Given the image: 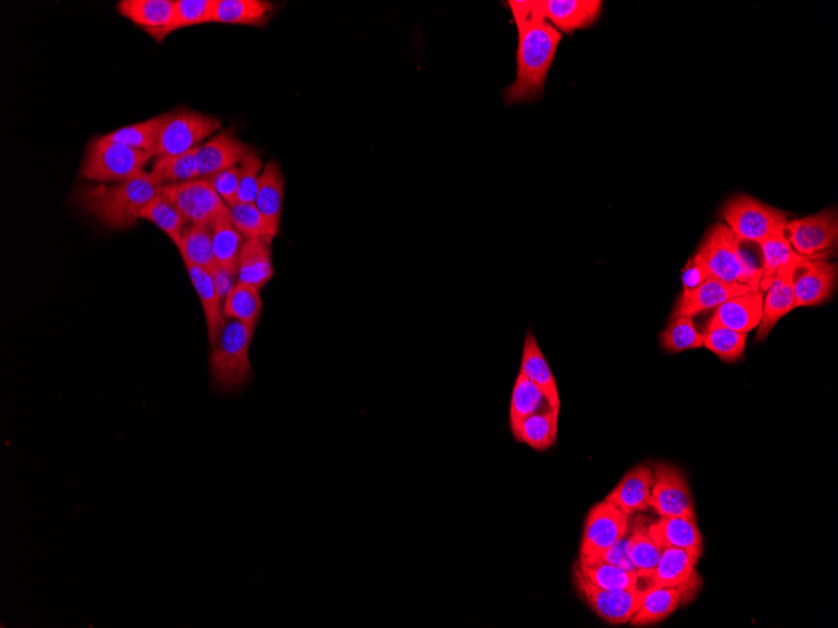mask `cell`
<instances>
[{"instance_id": "277c9868", "label": "cell", "mask_w": 838, "mask_h": 628, "mask_svg": "<svg viewBox=\"0 0 838 628\" xmlns=\"http://www.w3.org/2000/svg\"><path fill=\"white\" fill-rule=\"evenodd\" d=\"M257 327L238 320L225 322L219 340L210 354V375L216 391L234 395L246 388L252 379L250 345Z\"/></svg>"}, {"instance_id": "7a4b0ae2", "label": "cell", "mask_w": 838, "mask_h": 628, "mask_svg": "<svg viewBox=\"0 0 838 628\" xmlns=\"http://www.w3.org/2000/svg\"><path fill=\"white\" fill-rule=\"evenodd\" d=\"M562 38L563 34L546 20L519 31L517 81L503 91L508 106L543 98L546 78Z\"/></svg>"}, {"instance_id": "c3c4849f", "label": "cell", "mask_w": 838, "mask_h": 628, "mask_svg": "<svg viewBox=\"0 0 838 628\" xmlns=\"http://www.w3.org/2000/svg\"><path fill=\"white\" fill-rule=\"evenodd\" d=\"M705 278H709L703 273V270L698 266L694 261L689 260L688 265L683 270V285L684 290H692L698 285L702 284Z\"/></svg>"}, {"instance_id": "d6a6232c", "label": "cell", "mask_w": 838, "mask_h": 628, "mask_svg": "<svg viewBox=\"0 0 838 628\" xmlns=\"http://www.w3.org/2000/svg\"><path fill=\"white\" fill-rule=\"evenodd\" d=\"M759 247H761L763 258V264L761 266L762 281L761 284H759L762 292H766L768 285L771 284L781 269L793 264H800L807 259H814L800 256L791 247L788 238H785L784 231L768 238L762 243H759Z\"/></svg>"}, {"instance_id": "8fae6325", "label": "cell", "mask_w": 838, "mask_h": 628, "mask_svg": "<svg viewBox=\"0 0 838 628\" xmlns=\"http://www.w3.org/2000/svg\"><path fill=\"white\" fill-rule=\"evenodd\" d=\"M161 192L172 201L190 224H212L215 217L228 207L208 179L173 183L162 186Z\"/></svg>"}, {"instance_id": "7c38bea8", "label": "cell", "mask_w": 838, "mask_h": 628, "mask_svg": "<svg viewBox=\"0 0 838 628\" xmlns=\"http://www.w3.org/2000/svg\"><path fill=\"white\" fill-rule=\"evenodd\" d=\"M701 587L702 579L697 572L691 580L679 586L644 589L641 606L631 625L648 627L665 621L680 606L693 601Z\"/></svg>"}, {"instance_id": "74e56055", "label": "cell", "mask_w": 838, "mask_h": 628, "mask_svg": "<svg viewBox=\"0 0 838 628\" xmlns=\"http://www.w3.org/2000/svg\"><path fill=\"white\" fill-rule=\"evenodd\" d=\"M648 526L638 521L627 535L628 557L639 578L656 569L663 552V548L650 536Z\"/></svg>"}, {"instance_id": "7dc6e473", "label": "cell", "mask_w": 838, "mask_h": 628, "mask_svg": "<svg viewBox=\"0 0 838 628\" xmlns=\"http://www.w3.org/2000/svg\"><path fill=\"white\" fill-rule=\"evenodd\" d=\"M627 535L623 539H620L616 545L607 549V551L600 553L589 562H604L608 564L616 566L619 569H623L625 571L636 572L627 552Z\"/></svg>"}, {"instance_id": "d590c367", "label": "cell", "mask_w": 838, "mask_h": 628, "mask_svg": "<svg viewBox=\"0 0 838 628\" xmlns=\"http://www.w3.org/2000/svg\"><path fill=\"white\" fill-rule=\"evenodd\" d=\"M148 172L161 187L197 180L200 179L197 148L178 156L157 157Z\"/></svg>"}, {"instance_id": "e575fe53", "label": "cell", "mask_w": 838, "mask_h": 628, "mask_svg": "<svg viewBox=\"0 0 838 628\" xmlns=\"http://www.w3.org/2000/svg\"><path fill=\"white\" fill-rule=\"evenodd\" d=\"M558 416L552 408L541 410L522 422L514 438L535 450L544 452L557 438Z\"/></svg>"}, {"instance_id": "60d3db41", "label": "cell", "mask_w": 838, "mask_h": 628, "mask_svg": "<svg viewBox=\"0 0 838 628\" xmlns=\"http://www.w3.org/2000/svg\"><path fill=\"white\" fill-rule=\"evenodd\" d=\"M660 343L668 353L677 354L704 346V334L697 329L692 317H677L661 331Z\"/></svg>"}, {"instance_id": "ac0fdd59", "label": "cell", "mask_w": 838, "mask_h": 628, "mask_svg": "<svg viewBox=\"0 0 838 628\" xmlns=\"http://www.w3.org/2000/svg\"><path fill=\"white\" fill-rule=\"evenodd\" d=\"M602 5L601 0H541L545 20L562 34L591 27Z\"/></svg>"}, {"instance_id": "ba28073f", "label": "cell", "mask_w": 838, "mask_h": 628, "mask_svg": "<svg viewBox=\"0 0 838 628\" xmlns=\"http://www.w3.org/2000/svg\"><path fill=\"white\" fill-rule=\"evenodd\" d=\"M785 238L803 258L825 259L833 255L838 240V217L835 209L788 221Z\"/></svg>"}, {"instance_id": "603a6c76", "label": "cell", "mask_w": 838, "mask_h": 628, "mask_svg": "<svg viewBox=\"0 0 838 628\" xmlns=\"http://www.w3.org/2000/svg\"><path fill=\"white\" fill-rule=\"evenodd\" d=\"M192 286L199 296L205 313L207 338L212 347L219 340L225 327V316L222 305L223 299L217 290L214 276L203 267L185 263Z\"/></svg>"}, {"instance_id": "2e32d148", "label": "cell", "mask_w": 838, "mask_h": 628, "mask_svg": "<svg viewBox=\"0 0 838 628\" xmlns=\"http://www.w3.org/2000/svg\"><path fill=\"white\" fill-rule=\"evenodd\" d=\"M249 150L250 147L230 130L215 135L197 148L200 179H208L217 172L238 168Z\"/></svg>"}, {"instance_id": "4fadbf2b", "label": "cell", "mask_w": 838, "mask_h": 628, "mask_svg": "<svg viewBox=\"0 0 838 628\" xmlns=\"http://www.w3.org/2000/svg\"><path fill=\"white\" fill-rule=\"evenodd\" d=\"M576 589L590 608L605 623L619 626L631 624L638 610L644 589L633 591H610L593 586L574 569Z\"/></svg>"}, {"instance_id": "7402d4cb", "label": "cell", "mask_w": 838, "mask_h": 628, "mask_svg": "<svg viewBox=\"0 0 838 628\" xmlns=\"http://www.w3.org/2000/svg\"><path fill=\"white\" fill-rule=\"evenodd\" d=\"M649 534L661 548H679L701 560L703 539L697 522L682 517H659L648 526Z\"/></svg>"}, {"instance_id": "f6af8a7d", "label": "cell", "mask_w": 838, "mask_h": 628, "mask_svg": "<svg viewBox=\"0 0 838 628\" xmlns=\"http://www.w3.org/2000/svg\"><path fill=\"white\" fill-rule=\"evenodd\" d=\"M208 181L212 182L213 187L217 192V195H219L225 205L228 207L234 206L235 204L239 203V169L233 168L229 170H225L222 172H217L213 174L212 178H208Z\"/></svg>"}, {"instance_id": "d4e9b609", "label": "cell", "mask_w": 838, "mask_h": 628, "mask_svg": "<svg viewBox=\"0 0 838 628\" xmlns=\"http://www.w3.org/2000/svg\"><path fill=\"white\" fill-rule=\"evenodd\" d=\"M520 374L543 390L548 407L560 415L562 401L557 382L545 355L541 352L536 338L532 333H528L525 344H523Z\"/></svg>"}, {"instance_id": "836d02e7", "label": "cell", "mask_w": 838, "mask_h": 628, "mask_svg": "<svg viewBox=\"0 0 838 628\" xmlns=\"http://www.w3.org/2000/svg\"><path fill=\"white\" fill-rule=\"evenodd\" d=\"M546 408L550 407L543 390L519 374L514 381L510 404V425L513 435L518 433L526 418Z\"/></svg>"}, {"instance_id": "5b68a950", "label": "cell", "mask_w": 838, "mask_h": 628, "mask_svg": "<svg viewBox=\"0 0 838 628\" xmlns=\"http://www.w3.org/2000/svg\"><path fill=\"white\" fill-rule=\"evenodd\" d=\"M152 157V153L100 136L87 146L80 174L82 179L98 183H117L145 172Z\"/></svg>"}, {"instance_id": "d6986e66", "label": "cell", "mask_w": 838, "mask_h": 628, "mask_svg": "<svg viewBox=\"0 0 838 628\" xmlns=\"http://www.w3.org/2000/svg\"><path fill=\"white\" fill-rule=\"evenodd\" d=\"M797 266L799 264H793L781 269L768 285L763 299V316L758 326L756 342H763L777 322L794 309L793 277Z\"/></svg>"}, {"instance_id": "7bdbcfd3", "label": "cell", "mask_w": 838, "mask_h": 628, "mask_svg": "<svg viewBox=\"0 0 838 628\" xmlns=\"http://www.w3.org/2000/svg\"><path fill=\"white\" fill-rule=\"evenodd\" d=\"M747 336L727 328H715L705 331L704 346L722 361L735 363L745 354Z\"/></svg>"}, {"instance_id": "4dcf8cb0", "label": "cell", "mask_w": 838, "mask_h": 628, "mask_svg": "<svg viewBox=\"0 0 838 628\" xmlns=\"http://www.w3.org/2000/svg\"><path fill=\"white\" fill-rule=\"evenodd\" d=\"M593 586L610 591H633L641 587L638 572L625 571L604 562H580L574 567Z\"/></svg>"}, {"instance_id": "ab89813d", "label": "cell", "mask_w": 838, "mask_h": 628, "mask_svg": "<svg viewBox=\"0 0 838 628\" xmlns=\"http://www.w3.org/2000/svg\"><path fill=\"white\" fill-rule=\"evenodd\" d=\"M161 125L162 115L145 122H139V124L118 128L113 130V133L103 136L104 138L110 139V141L126 145L131 148H135V150L154 155L157 139H159Z\"/></svg>"}, {"instance_id": "52a82bcc", "label": "cell", "mask_w": 838, "mask_h": 628, "mask_svg": "<svg viewBox=\"0 0 838 628\" xmlns=\"http://www.w3.org/2000/svg\"><path fill=\"white\" fill-rule=\"evenodd\" d=\"M222 127V121L205 113L178 109L162 115L154 157L178 156L196 150Z\"/></svg>"}, {"instance_id": "ee69618b", "label": "cell", "mask_w": 838, "mask_h": 628, "mask_svg": "<svg viewBox=\"0 0 838 628\" xmlns=\"http://www.w3.org/2000/svg\"><path fill=\"white\" fill-rule=\"evenodd\" d=\"M261 168H263V161L260 156L250 148L248 153L242 157L239 169V203L254 204L259 190V181L261 178Z\"/></svg>"}, {"instance_id": "f35d334b", "label": "cell", "mask_w": 838, "mask_h": 628, "mask_svg": "<svg viewBox=\"0 0 838 628\" xmlns=\"http://www.w3.org/2000/svg\"><path fill=\"white\" fill-rule=\"evenodd\" d=\"M231 221L247 240H263L272 246L279 230L265 219L254 204L238 203L229 207Z\"/></svg>"}, {"instance_id": "8d00e7d4", "label": "cell", "mask_w": 838, "mask_h": 628, "mask_svg": "<svg viewBox=\"0 0 838 628\" xmlns=\"http://www.w3.org/2000/svg\"><path fill=\"white\" fill-rule=\"evenodd\" d=\"M224 316L257 327L263 311V299L254 286L238 284L224 300Z\"/></svg>"}, {"instance_id": "ffe728a7", "label": "cell", "mask_w": 838, "mask_h": 628, "mask_svg": "<svg viewBox=\"0 0 838 628\" xmlns=\"http://www.w3.org/2000/svg\"><path fill=\"white\" fill-rule=\"evenodd\" d=\"M654 483L653 469L647 466L635 467L622 478L605 501L614 504L627 516L634 513L647 511L652 503V488Z\"/></svg>"}, {"instance_id": "cb8c5ba5", "label": "cell", "mask_w": 838, "mask_h": 628, "mask_svg": "<svg viewBox=\"0 0 838 628\" xmlns=\"http://www.w3.org/2000/svg\"><path fill=\"white\" fill-rule=\"evenodd\" d=\"M698 562L700 560L684 549L663 548L656 569L639 579L647 587L679 586L693 578Z\"/></svg>"}, {"instance_id": "bcb514c9", "label": "cell", "mask_w": 838, "mask_h": 628, "mask_svg": "<svg viewBox=\"0 0 838 628\" xmlns=\"http://www.w3.org/2000/svg\"><path fill=\"white\" fill-rule=\"evenodd\" d=\"M508 5L518 31L545 20L541 0H511Z\"/></svg>"}, {"instance_id": "5bb4252c", "label": "cell", "mask_w": 838, "mask_h": 628, "mask_svg": "<svg viewBox=\"0 0 838 628\" xmlns=\"http://www.w3.org/2000/svg\"><path fill=\"white\" fill-rule=\"evenodd\" d=\"M837 274V265L825 259L802 261L793 277L794 308L816 307L831 298Z\"/></svg>"}, {"instance_id": "f1b7e54d", "label": "cell", "mask_w": 838, "mask_h": 628, "mask_svg": "<svg viewBox=\"0 0 838 628\" xmlns=\"http://www.w3.org/2000/svg\"><path fill=\"white\" fill-rule=\"evenodd\" d=\"M284 194L285 180L281 165L275 161H270L261 173L254 205L276 230L281 225Z\"/></svg>"}, {"instance_id": "484cf974", "label": "cell", "mask_w": 838, "mask_h": 628, "mask_svg": "<svg viewBox=\"0 0 838 628\" xmlns=\"http://www.w3.org/2000/svg\"><path fill=\"white\" fill-rule=\"evenodd\" d=\"M274 276L272 251L263 240H247L240 250L237 270L238 284L264 287Z\"/></svg>"}, {"instance_id": "30bf717a", "label": "cell", "mask_w": 838, "mask_h": 628, "mask_svg": "<svg viewBox=\"0 0 838 628\" xmlns=\"http://www.w3.org/2000/svg\"><path fill=\"white\" fill-rule=\"evenodd\" d=\"M653 475L650 509L656 511L659 517L695 521L693 496L682 470L671 465L656 464Z\"/></svg>"}, {"instance_id": "8992f818", "label": "cell", "mask_w": 838, "mask_h": 628, "mask_svg": "<svg viewBox=\"0 0 838 628\" xmlns=\"http://www.w3.org/2000/svg\"><path fill=\"white\" fill-rule=\"evenodd\" d=\"M722 216L739 243L754 242L758 246L784 231L789 221L780 209L746 195L731 198L724 205Z\"/></svg>"}, {"instance_id": "1f68e13d", "label": "cell", "mask_w": 838, "mask_h": 628, "mask_svg": "<svg viewBox=\"0 0 838 628\" xmlns=\"http://www.w3.org/2000/svg\"><path fill=\"white\" fill-rule=\"evenodd\" d=\"M139 220L154 224L177 248L180 246L183 230L186 229L185 225L188 224L179 208L172 204L168 196L162 194L161 189L159 194L144 207Z\"/></svg>"}, {"instance_id": "9c48e42d", "label": "cell", "mask_w": 838, "mask_h": 628, "mask_svg": "<svg viewBox=\"0 0 838 628\" xmlns=\"http://www.w3.org/2000/svg\"><path fill=\"white\" fill-rule=\"evenodd\" d=\"M631 530V516L607 501L593 505L585 521L580 561L589 562L613 547Z\"/></svg>"}, {"instance_id": "44dd1931", "label": "cell", "mask_w": 838, "mask_h": 628, "mask_svg": "<svg viewBox=\"0 0 838 628\" xmlns=\"http://www.w3.org/2000/svg\"><path fill=\"white\" fill-rule=\"evenodd\" d=\"M117 11L157 42H161L172 21L173 0H121Z\"/></svg>"}, {"instance_id": "b9f144b4", "label": "cell", "mask_w": 838, "mask_h": 628, "mask_svg": "<svg viewBox=\"0 0 838 628\" xmlns=\"http://www.w3.org/2000/svg\"><path fill=\"white\" fill-rule=\"evenodd\" d=\"M214 0H174L173 15L165 38L173 32L213 23Z\"/></svg>"}, {"instance_id": "f546056e", "label": "cell", "mask_w": 838, "mask_h": 628, "mask_svg": "<svg viewBox=\"0 0 838 628\" xmlns=\"http://www.w3.org/2000/svg\"><path fill=\"white\" fill-rule=\"evenodd\" d=\"M178 250L183 263L203 267L210 273L217 267L210 224H191L183 230Z\"/></svg>"}, {"instance_id": "4316f807", "label": "cell", "mask_w": 838, "mask_h": 628, "mask_svg": "<svg viewBox=\"0 0 838 628\" xmlns=\"http://www.w3.org/2000/svg\"><path fill=\"white\" fill-rule=\"evenodd\" d=\"M273 11L265 0H214L213 23L263 27Z\"/></svg>"}, {"instance_id": "9a60e30c", "label": "cell", "mask_w": 838, "mask_h": 628, "mask_svg": "<svg viewBox=\"0 0 838 628\" xmlns=\"http://www.w3.org/2000/svg\"><path fill=\"white\" fill-rule=\"evenodd\" d=\"M765 294L761 289L733 296L715 308L706 330L727 328L748 334L759 326L763 316Z\"/></svg>"}, {"instance_id": "6da1fadb", "label": "cell", "mask_w": 838, "mask_h": 628, "mask_svg": "<svg viewBox=\"0 0 838 628\" xmlns=\"http://www.w3.org/2000/svg\"><path fill=\"white\" fill-rule=\"evenodd\" d=\"M161 186L150 172L117 182L115 185H84L78 190V205L104 228L125 230L139 220L144 207L160 192Z\"/></svg>"}, {"instance_id": "3957f363", "label": "cell", "mask_w": 838, "mask_h": 628, "mask_svg": "<svg viewBox=\"0 0 838 628\" xmlns=\"http://www.w3.org/2000/svg\"><path fill=\"white\" fill-rule=\"evenodd\" d=\"M692 260L706 277L761 289L762 269L750 263L726 224L713 226Z\"/></svg>"}, {"instance_id": "e0dca14e", "label": "cell", "mask_w": 838, "mask_h": 628, "mask_svg": "<svg viewBox=\"0 0 838 628\" xmlns=\"http://www.w3.org/2000/svg\"><path fill=\"white\" fill-rule=\"evenodd\" d=\"M756 290L754 287L741 284H727L718 278L709 277L692 290H684L680 296L673 317H695L697 313L718 308L733 296Z\"/></svg>"}, {"instance_id": "83f0119b", "label": "cell", "mask_w": 838, "mask_h": 628, "mask_svg": "<svg viewBox=\"0 0 838 628\" xmlns=\"http://www.w3.org/2000/svg\"><path fill=\"white\" fill-rule=\"evenodd\" d=\"M210 226H212L213 250L217 266L225 272L237 274L244 237L231 221L229 207L217 215Z\"/></svg>"}]
</instances>
